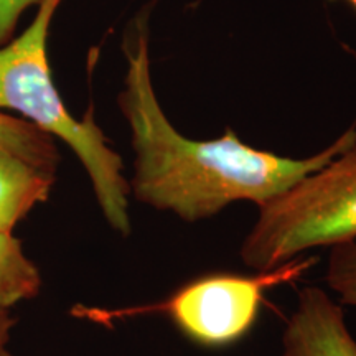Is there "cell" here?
Here are the masks:
<instances>
[{"label":"cell","mask_w":356,"mask_h":356,"mask_svg":"<svg viewBox=\"0 0 356 356\" xmlns=\"http://www.w3.org/2000/svg\"><path fill=\"white\" fill-rule=\"evenodd\" d=\"M122 48L127 70L118 104L131 131L129 188L131 197L154 210L197 222L236 202L261 207L356 145L355 127L304 159L256 149L229 127L218 139H190L173 127L155 92L149 13L132 22Z\"/></svg>","instance_id":"cell-1"},{"label":"cell","mask_w":356,"mask_h":356,"mask_svg":"<svg viewBox=\"0 0 356 356\" xmlns=\"http://www.w3.org/2000/svg\"><path fill=\"white\" fill-rule=\"evenodd\" d=\"M61 2L42 0L24 32L0 44V113L13 111L53 139L65 142L86 170L106 222L127 238L132 231L131 188L121 155L97 126L92 108L83 119L74 118L51 78L47 43Z\"/></svg>","instance_id":"cell-2"},{"label":"cell","mask_w":356,"mask_h":356,"mask_svg":"<svg viewBox=\"0 0 356 356\" xmlns=\"http://www.w3.org/2000/svg\"><path fill=\"white\" fill-rule=\"evenodd\" d=\"M257 220L239 249L256 273L302 252L356 241V145L257 207Z\"/></svg>","instance_id":"cell-3"},{"label":"cell","mask_w":356,"mask_h":356,"mask_svg":"<svg viewBox=\"0 0 356 356\" xmlns=\"http://www.w3.org/2000/svg\"><path fill=\"white\" fill-rule=\"evenodd\" d=\"M312 262H315L314 257L309 261L293 259L273 270L252 275L229 273L200 275L157 304L121 312L89 310V315L95 320H109L162 314L193 343L204 348H222L238 343L252 330L269 289L299 277Z\"/></svg>","instance_id":"cell-4"},{"label":"cell","mask_w":356,"mask_h":356,"mask_svg":"<svg viewBox=\"0 0 356 356\" xmlns=\"http://www.w3.org/2000/svg\"><path fill=\"white\" fill-rule=\"evenodd\" d=\"M279 356H356V338L340 302L320 287L302 289L286 322Z\"/></svg>","instance_id":"cell-5"},{"label":"cell","mask_w":356,"mask_h":356,"mask_svg":"<svg viewBox=\"0 0 356 356\" xmlns=\"http://www.w3.org/2000/svg\"><path fill=\"white\" fill-rule=\"evenodd\" d=\"M55 180L56 173L0 145V228L15 229L37 204L47 202Z\"/></svg>","instance_id":"cell-6"},{"label":"cell","mask_w":356,"mask_h":356,"mask_svg":"<svg viewBox=\"0 0 356 356\" xmlns=\"http://www.w3.org/2000/svg\"><path fill=\"white\" fill-rule=\"evenodd\" d=\"M42 289L38 267L25 254L13 231L0 228V309L37 297Z\"/></svg>","instance_id":"cell-7"},{"label":"cell","mask_w":356,"mask_h":356,"mask_svg":"<svg viewBox=\"0 0 356 356\" xmlns=\"http://www.w3.org/2000/svg\"><path fill=\"white\" fill-rule=\"evenodd\" d=\"M0 145L48 172L56 173L60 165V150L51 136L6 113H0Z\"/></svg>","instance_id":"cell-8"},{"label":"cell","mask_w":356,"mask_h":356,"mask_svg":"<svg viewBox=\"0 0 356 356\" xmlns=\"http://www.w3.org/2000/svg\"><path fill=\"white\" fill-rule=\"evenodd\" d=\"M325 282L340 304L356 307V241L330 248Z\"/></svg>","instance_id":"cell-9"},{"label":"cell","mask_w":356,"mask_h":356,"mask_svg":"<svg viewBox=\"0 0 356 356\" xmlns=\"http://www.w3.org/2000/svg\"><path fill=\"white\" fill-rule=\"evenodd\" d=\"M40 2L42 0H0V44L13 38V30L24 12L37 7Z\"/></svg>","instance_id":"cell-10"},{"label":"cell","mask_w":356,"mask_h":356,"mask_svg":"<svg viewBox=\"0 0 356 356\" xmlns=\"http://www.w3.org/2000/svg\"><path fill=\"white\" fill-rule=\"evenodd\" d=\"M13 327H15V318L12 317L10 310L0 309V346H7Z\"/></svg>","instance_id":"cell-11"},{"label":"cell","mask_w":356,"mask_h":356,"mask_svg":"<svg viewBox=\"0 0 356 356\" xmlns=\"http://www.w3.org/2000/svg\"><path fill=\"white\" fill-rule=\"evenodd\" d=\"M0 356H13V355L7 350V346H0Z\"/></svg>","instance_id":"cell-12"},{"label":"cell","mask_w":356,"mask_h":356,"mask_svg":"<svg viewBox=\"0 0 356 356\" xmlns=\"http://www.w3.org/2000/svg\"><path fill=\"white\" fill-rule=\"evenodd\" d=\"M345 2H348V3H351V6H353V7L356 8V0H345Z\"/></svg>","instance_id":"cell-13"}]
</instances>
